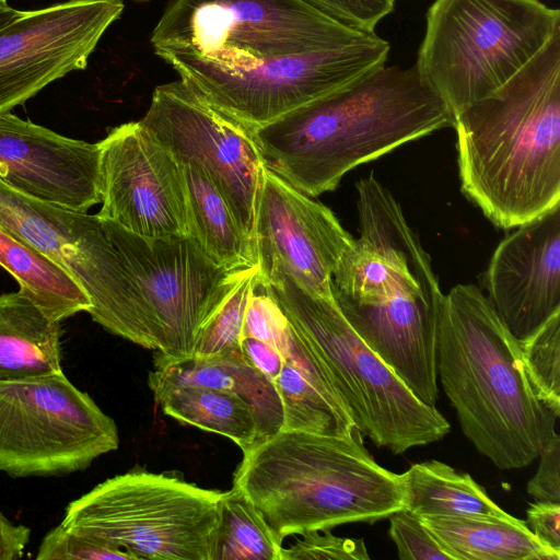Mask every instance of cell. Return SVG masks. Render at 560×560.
<instances>
[{
	"instance_id": "52a82bcc",
	"label": "cell",
	"mask_w": 560,
	"mask_h": 560,
	"mask_svg": "<svg viewBox=\"0 0 560 560\" xmlns=\"http://www.w3.org/2000/svg\"><path fill=\"white\" fill-rule=\"evenodd\" d=\"M560 33L539 0H434L415 63L453 116L516 74Z\"/></svg>"
},
{
	"instance_id": "ac0fdd59",
	"label": "cell",
	"mask_w": 560,
	"mask_h": 560,
	"mask_svg": "<svg viewBox=\"0 0 560 560\" xmlns=\"http://www.w3.org/2000/svg\"><path fill=\"white\" fill-rule=\"evenodd\" d=\"M154 359L155 369L149 373L148 383L186 384L237 394L254 409L259 442L282 430L283 410L276 386L249 363L241 346L209 358Z\"/></svg>"
},
{
	"instance_id": "d6986e66",
	"label": "cell",
	"mask_w": 560,
	"mask_h": 560,
	"mask_svg": "<svg viewBox=\"0 0 560 560\" xmlns=\"http://www.w3.org/2000/svg\"><path fill=\"white\" fill-rule=\"evenodd\" d=\"M60 337V322L47 317L22 289L1 294L0 381L63 372Z\"/></svg>"
},
{
	"instance_id": "5bb4252c",
	"label": "cell",
	"mask_w": 560,
	"mask_h": 560,
	"mask_svg": "<svg viewBox=\"0 0 560 560\" xmlns=\"http://www.w3.org/2000/svg\"><path fill=\"white\" fill-rule=\"evenodd\" d=\"M98 215L147 237L189 236L182 164L140 121L119 125L98 142Z\"/></svg>"
},
{
	"instance_id": "cb8c5ba5",
	"label": "cell",
	"mask_w": 560,
	"mask_h": 560,
	"mask_svg": "<svg viewBox=\"0 0 560 560\" xmlns=\"http://www.w3.org/2000/svg\"><path fill=\"white\" fill-rule=\"evenodd\" d=\"M0 266L52 320L61 322L92 308L85 291L66 270L1 228Z\"/></svg>"
},
{
	"instance_id": "4dcf8cb0",
	"label": "cell",
	"mask_w": 560,
	"mask_h": 560,
	"mask_svg": "<svg viewBox=\"0 0 560 560\" xmlns=\"http://www.w3.org/2000/svg\"><path fill=\"white\" fill-rule=\"evenodd\" d=\"M310 530L288 548L282 547V560H369L362 539L338 537L329 530Z\"/></svg>"
},
{
	"instance_id": "603a6c76",
	"label": "cell",
	"mask_w": 560,
	"mask_h": 560,
	"mask_svg": "<svg viewBox=\"0 0 560 560\" xmlns=\"http://www.w3.org/2000/svg\"><path fill=\"white\" fill-rule=\"evenodd\" d=\"M404 506L418 516H472L511 520L468 474L439 460L410 466L401 474Z\"/></svg>"
},
{
	"instance_id": "2e32d148",
	"label": "cell",
	"mask_w": 560,
	"mask_h": 560,
	"mask_svg": "<svg viewBox=\"0 0 560 560\" xmlns=\"http://www.w3.org/2000/svg\"><path fill=\"white\" fill-rule=\"evenodd\" d=\"M101 149L0 114V179L28 197L78 212L101 203Z\"/></svg>"
},
{
	"instance_id": "e575fe53",
	"label": "cell",
	"mask_w": 560,
	"mask_h": 560,
	"mask_svg": "<svg viewBox=\"0 0 560 560\" xmlns=\"http://www.w3.org/2000/svg\"><path fill=\"white\" fill-rule=\"evenodd\" d=\"M240 346L249 363L269 381L279 376L284 360L277 348L252 337L243 338Z\"/></svg>"
},
{
	"instance_id": "277c9868",
	"label": "cell",
	"mask_w": 560,
	"mask_h": 560,
	"mask_svg": "<svg viewBox=\"0 0 560 560\" xmlns=\"http://www.w3.org/2000/svg\"><path fill=\"white\" fill-rule=\"evenodd\" d=\"M233 487L280 544L310 530L372 524L404 506L401 474L378 465L362 435L281 430L243 452Z\"/></svg>"
},
{
	"instance_id": "484cf974",
	"label": "cell",
	"mask_w": 560,
	"mask_h": 560,
	"mask_svg": "<svg viewBox=\"0 0 560 560\" xmlns=\"http://www.w3.org/2000/svg\"><path fill=\"white\" fill-rule=\"evenodd\" d=\"M273 384L282 404V430L342 438L362 435L351 417L330 404L289 361H283Z\"/></svg>"
},
{
	"instance_id": "f35d334b",
	"label": "cell",
	"mask_w": 560,
	"mask_h": 560,
	"mask_svg": "<svg viewBox=\"0 0 560 560\" xmlns=\"http://www.w3.org/2000/svg\"><path fill=\"white\" fill-rule=\"evenodd\" d=\"M0 3H7V0H0Z\"/></svg>"
},
{
	"instance_id": "d590c367",
	"label": "cell",
	"mask_w": 560,
	"mask_h": 560,
	"mask_svg": "<svg viewBox=\"0 0 560 560\" xmlns=\"http://www.w3.org/2000/svg\"><path fill=\"white\" fill-rule=\"evenodd\" d=\"M30 538V527L11 522L0 511V560L21 559Z\"/></svg>"
},
{
	"instance_id": "74e56055",
	"label": "cell",
	"mask_w": 560,
	"mask_h": 560,
	"mask_svg": "<svg viewBox=\"0 0 560 560\" xmlns=\"http://www.w3.org/2000/svg\"><path fill=\"white\" fill-rule=\"evenodd\" d=\"M124 1V0H122ZM129 1H133V2H148L150 0H129Z\"/></svg>"
},
{
	"instance_id": "ffe728a7",
	"label": "cell",
	"mask_w": 560,
	"mask_h": 560,
	"mask_svg": "<svg viewBox=\"0 0 560 560\" xmlns=\"http://www.w3.org/2000/svg\"><path fill=\"white\" fill-rule=\"evenodd\" d=\"M453 560H560L525 521L472 516H419Z\"/></svg>"
},
{
	"instance_id": "7c38bea8",
	"label": "cell",
	"mask_w": 560,
	"mask_h": 560,
	"mask_svg": "<svg viewBox=\"0 0 560 560\" xmlns=\"http://www.w3.org/2000/svg\"><path fill=\"white\" fill-rule=\"evenodd\" d=\"M139 121L179 163H196L206 171L253 241L266 167L250 130L180 79L154 89Z\"/></svg>"
},
{
	"instance_id": "8992f818",
	"label": "cell",
	"mask_w": 560,
	"mask_h": 560,
	"mask_svg": "<svg viewBox=\"0 0 560 560\" xmlns=\"http://www.w3.org/2000/svg\"><path fill=\"white\" fill-rule=\"evenodd\" d=\"M260 273V272H259ZM289 323L323 365L362 435L395 455L443 439L451 430L364 343L334 299L311 294L281 270L261 275Z\"/></svg>"
},
{
	"instance_id": "4fadbf2b",
	"label": "cell",
	"mask_w": 560,
	"mask_h": 560,
	"mask_svg": "<svg viewBox=\"0 0 560 560\" xmlns=\"http://www.w3.org/2000/svg\"><path fill=\"white\" fill-rule=\"evenodd\" d=\"M124 8L122 0H67L23 11L0 28V114L83 70Z\"/></svg>"
},
{
	"instance_id": "e0dca14e",
	"label": "cell",
	"mask_w": 560,
	"mask_h": 560,
	"mask_svg": "<svg viewBox=\"0 0 560 560\" xmlns=\"http://www.w3.org/2000/svg\"><path fill=\"white\" fill-rule=\"evenodd\" d=\"M485 285L497 314L517 339L560 313V205L500 242Z\"/></svg>"
},
{
	"instance_id": "7a4b0ae2",
	"label": "cell",
	"mask_w": 560,
	"mask_h": 560,
	"mask_svg": "<svg viewBox=\"0 0 560 560\" xmlns=\"http://www.w3.org/2000/svg\"><path fill=\"white\" fill-rule=\"evenodd\" d=\"M463 192L502 229L560 205V33L454 117Z\"/></svg>"
},
{
	"instance_id": "9a60e30c",
	"label": "cell",
	"mask_w": 560,
	"mask_h": 560,
	"mask_svg": "<svg viewBox=\"0 0 560 560\" xmlns=\"http://www.w3.org/2000/svg\"><path fill=\"white\" fill-rule=\"evenodd\" d=\"M253 241L261 275L281 270L306 292L332 299V275L354 237L329 208L266 168Z\"/></svg>"
},
{
	"instance_id": "d4e9b609",
	"label": "cell",
	"mask_w": 560,
	"mask_h": 560,
	"mask_svg": "<svg viewBox=\"0 0 560 560\" xmlns=\"http://www.w3.org/2000/svg\"><path fill=\"white\" fill-rule=\"evenodd\" d=\"M282 547L238 489L222 492L210 560H282Z\"/></svg>"
},
{
	"instance_id": "4316f807",
	"label": "cell",
	"mask_w": 560,
	"mask_h": 560,
	"mask_svg": "<svg viewBox=\"0 0 560 560\" xmlns=\"http://www.w3.org/2000/svg\"><path fill=\"white\" fill-rule=\"evenodd\" d=\"M526 377L539 401L560 416V313L518 339Z\"/></svg>"
},
{
	"instance_id": "6da1fadb",
	"label": "cell",
	"mask_w": 560,
	"mask_h": 560,
	"mask_svg": "<svg viewBox=\"0 0 560 560\" xmlns=\"http://www.w3.org/2000/svg\"><path fill=\"white\" fill-rule=\"evenodd\" d=\"M453 121L415 65L383 66L250 133L267 170L316 197L354 167Z\"/></svg>"
},
{
	"instance_id": "f546056e",
	"label": "cell",
	"mask_w": 560,
	"mask_h": 560,
	"mask_svg": "<svg viewBox=\"0 0 560 560\" xmlns=\"http://www.w3.org/2000/svg\"><path fill=\"white\" fill-rule=\"evenodd\" d=\"M389 536L400 560H453L420 517L405 508L392 512Z\"/></svg>"
},
{
	"instance_id": "f1b7e54d",
	"label": "cell",
	"mask_w": 560,
	"mask_h": 560,
	"mask_svg": "<svg viewBox=\"0 0 560 560\" xmlns=\"http://www.w3.org/2000/svg\"><path fill=\"white\" fill-rule=\"evenodd\" d=\"M38 560H135L128 552L90 536L74 532L61 523L42 539Z\"/></svg>"
},
{
	"instance_id": "9c48e42d",
	"label": "cell",
	"mask_w": 560,
	"mask_h": 560,
	"mask_svg": "<svg viewBox=\"0 0 560 560\" xmlns=\"http://www.w3.org/2000/svg\"><path fill=\"white\" fill-rule=\"evenodd\" d=\"M221 495L177 476L135 470L70 502L61 524L135 560H210Z\"/></svg>"
},
{
	"instance_id": "3957f363",
	"label": "cell",
	"mask_w": 560,
	"mask_h": 560,
	"mask_svg": "<svg viewBox=\"0 0 560 560\" xmlns=\"http://www.w3.org/2000/svg\"><path fill=\"white\" fill-rule=\"evenodd\" d=\"M436 373L466 438L500 469L528 466L558 419L535 396L518 339L474 284L444 294Z\"/></svg>"
},
{
	"instance_id": "30bf717a",
	"label": "cell",
	"mask_w": 560,
	"mask_h": 560,
	"mask_svg": "<svg viewBox=\"0 0 560 560\" xmlns=\"http://www.w3.org/2000/svg\"><path fill=\"white\" fill-rule=\"evenodd\" d=\"M119 445L115 421L63 374L0 381V471L21 478L88 468Z\"/></svg>"
},
{
	"instance_id": "ba28073f",
	"label": "cell",
	"mask_w": 560,
	"mask_h": 560,
	"mask_svg": "<svg viewBox=\"0 0 560 560\" xmlns=\"http://www.w3.org/2000/svg\"><path fill=\"white\" fill-rule=\"evenodd\" d=\"M366 34L302 0H170L150 42L165 62L242 69Z\"/></svg>"
},
{
	"instance_id": "d6a6232c",
	"label": "cell",
	"mask_w": 560,
	"mask_h": 560,
	"mask_svg": "<svg viewBox=\"0 0 560 560\" xmlns=\"http://www.w3.org/2000/svg\"><path fill=\"white\" fill-rule=\"evenodd\" d=\"M538 457L539 466L527 483V492L536 501L560 503V436L556 430L541 447Z\"/></svg>"
},
{
	"instance_id": "5b68a950",
	"label": "cell",
	"mask_w": 560,
	"mask_h": 560,
	"mask_svg": "<svg viewBox=\"0 0 560 560\" xmlns=\"http://www.w3.org/2000/svg\"><path fill=\"white\" fill-rule=\"evenodd\" d=\"M104 221L112 253L92 319L156 359L191 358L201 329L250 267L215 264L190 236L147 237Z\"/></svg>"
},
{
	"instance_id": "7402d4cb",
	"label": "cell",
	"mask_w": 560,
	"mask_h": 560,
	"mask_svg": "<svg viewBox=\"0 0 560 560\" xmlns=\"http://www.w3.org/2000/svg\"><path fill=\"white\" fill-rule=\"evenodd\" d=\"M163 412L232 440L243 452L259 442L254 409L237 394L186 384L148 383Z\"/></svg>"
},
{
	"instance_id": "83f0119b",
	"label": "cell",
	"mask_w": 560,
	"mask_h": 560,
	"mask_svg": "<svg viewBox=\"0 0 560 560\" xmlns=\"http://www.w3.org/2000/svg\"><path fill=\"white\" fill-rule=\"evenodd\" d=\"M257 271L258 265L247 269L206 323L196 341L194 358H209L240 346L245 312Z\"/></svg>"
},
{
	"instance_id": "8d00e7d4",
	"label": "cell",
	"mask_w": 560,
	"mask_h": 560,
	"mask_svg": "<svg viewBox=\"0 0 560 560\" xmlns=\"http://www.w3.org/2000/svg\"><path fill=\"white\" fill-rule=\"evenodd\" d=\"M22 12L23 11L10 7L8 3H0V28L19 18Z\"/></svg>"
},
{
	"instance_id": "8fae6325",
	"label": "cell",
	"mask_w": 560,
	"mask_h": 560,
	"mask_svg": "<svg viewBox=\"0 0 560 560\" xmlns=\"http://www.w3.org/2000/svg\"><path fill=\"white\" fill-rule=\"evenodd\" d=\"M390 45L375 33L327 49L252 68L167 62L203 100L249 130L343 89L385 66Z\"/></svg>"
},
{
	"instance_id": "1f68e13d",
	"label": "cell",
	"mask_w": 560,
	"mask_h": 560,
	"mask_svg": "<svg viewBox=\"0 0 560 560\" xmlns=\"http://www.w3.org/2000/svg\"><path fill=\"white\" fill-rule=\"evenodd\" d=\"M324 14L363 33H374L387 16L395 0H302Z\"/></svg>"
},
{
	"instance_id": "44dd1931",
	"label": "cell",
	"mask_w": 560,
	"mask_h": 560,
	"mask_svg": "<svg viewBox=\"0 0 560 560\" xmlns=\"http://www.w3.org/2000/svg\"><path fill=\"white\" fill-rule=\"evenodd\" d=\"M180 164L190 217L189 236L224 268L245 269L257 265L254 242L240 226L206 171L196 163Z\"/></svg>"
},
{
	"instance_id": "836d02e7",
	"label": "cell",
	"mask_w": 560,
	"mask_h": 560,
	"mask_svg": "<svg viewBox=\"0 0 560 560\" xmlns=\"http://www.w3.org/2000/svg\"><path fill=\"white\" fill-rule=\"evenodd\" d=\"M526 525L541 545L560 553V503L537 501L526 511Z\"/></svg>"
}]
</instances>
